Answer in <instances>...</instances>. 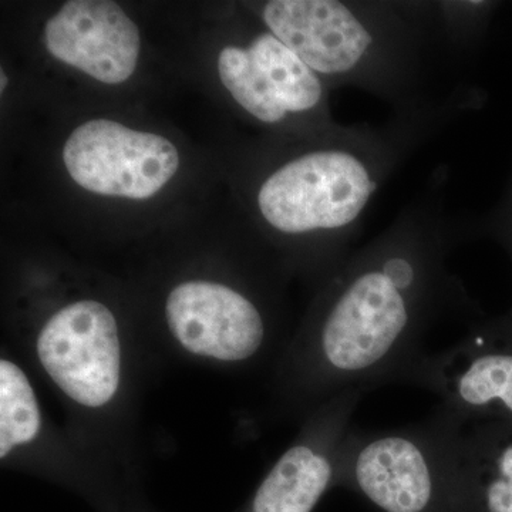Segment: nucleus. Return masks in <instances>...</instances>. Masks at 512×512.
I'll return each mask as SVG.
<instances>
[{"mask_svg":"<svg viewBox=\"0 0 512 512\" xmlns=\"http://www.w3.org/2000/svg\"><path fill=\"white\" fill-rule=\"evenodd\" d=\"M421 265L407 254L359 266L323 313L312 338L313 386L338 396L406 383L426 355Z\"/></svg>","mask_w":512,"mask_h":512,"instance_id":"obj_1","label":"nucleus"},{"mask_svg":"<svg viewBox=\"0 0 512 512\" xmlns=\"http://www.w3.org/2000/svg\"><path fill=\"white\" fill-rule=\"evenodd\" d=\"M464 420L437 407L396 429H353L338 485L380 512H457V444Z\"/></svg>","mask_w":512,"mask_h":512,"instance_id":"obj_2","label":"nucleus"},{"mask_svg":"<svg viewBox=\"0 0 512 512\" xmlns=\"http://www.w3.org/2000/svg\"><path fill=\"white\" fill-rule=\"evenodd\" d=\"M375 181L365 164L345 151H318L275 171L258 194L261 214L284 234L339 229L365 210Z\"/></svg>","mask_w":512,"mask_h":512,"instance_id":"obj_3","label":"nucleus"},{"mask_svg":"<svg viewBox=\"0 0 512 512\" xmlns=\"http://www.w3.org/2000/svg\"><path fill=\"white\" fill-rule=\"evenodd\" d=\"M406 384L429 390L464 421L512 423V318L476 328L453 348L424 355Z\"/></svg>","mask_w":512,"mask_h":512,"instance_id":"obj_4","label":"nucleus"},{"mask_svg":"<svg viewBox=\"0 0 512 512\" xmlns=\"http://www.w3.org/2000/svg\"><path fill=\"white\" fill-rule=\"evenodd\" d=\"M63 161L84 190L128 200L154 197L180 167L177 148L167 138L104 119L87 121L70 134Z\"/></svg>","mask_w":512,"mask_h":512,"instance_id":"obj_5","label":"nucleus"},{"mask_svg":"<svg viewBox=\"0 0 512 512\" xmlns=\"http://www.w3.org/2000/svg\"><path fill=\"white\" fill-rule=\"evenodd\" d=\"M37 353L57 386L83 406H104L119 389V329L103 303L80 301L57 312L40 332Z\"/></svg>","mask_w":512,"mask_h":512,"instance_id":"obj_6","label":"nucleus"},{"mask_svg":"<svg viewBox=\"0 0 512 512\" xmlns=\"http://www.w3.org/2000/svg\"><path fill=\"white\" fill-rule=\"evenodd\" d=\"M365 394L349 390L332 397L312 436L285 451L259 485L252 512H312L323 494L338 485L350 421Z\"/></svg>","mask_w":512,"mask_h":512,"instance_id":"obj_7","label":"nucleus"},{"mask_svg":"<svg viewBox=\"0 0 512 512\" xmlns=\"http://www.w3.org/2000/svg\"><path fill=\"white\" fill-rule=\"evenodd\" d=\"M165 313L174 338L194 355L241 362L255 356L265 342L261 312L225 285L184 282L168 296Z\"/></svg>","mask_w":512,"mask_h":512,"instance_id":"obj_8","label":"nucleus"},{"mask_svg":"<svg viewBox=\"0 0 512 512\" xmlns=\"http://www.w3.org/2000/svg\"><path fill=\"white\" fill-rule=\"evenodd\" d=\"M47 52L106 84L127 82L136 72L141 37L136 23L110 0H70L45 28Z\"/></svg>","mask_w":512,"mask_h":512,"instance_id":"obj_9","label":"nucleus"},{"mask_svg":"<svg viewBox=\"0 0 512 512\" xmlns=\"http://www.w3.org/2000/svg\"><path fill=\"white\" fill-rule=\"evenodd\" d=\"M264 20L315 73L349 72L372 43L360 20L335 0H274L266 3Z\"/></svg>","mask_w":512,"mask_h":512,"instance_id":"obj_10","label":"nucleus"},{"mask_svg":"<svg viewBox=\"0 0 512 512\" xmlns=\"http://www.w3.org/2000/svg\"><path fill=\"white\" fill-rule=\"evenodd\" d=\"M457 512H512V423L464 421L457 444Z\"/></svg>","mask_w":512,"mask_h":512,"instance_id":"obj_11","label":"nucleus"},{"mask_svg":"<svg viewBox=\"0 0 512 512\" xmlns=\"http://www.w3.org/2000/svg\"><path fill=\"white\" fill-rule=\"evenodd\" d=\"M249 52L268 76L286 113L311 110L319 103L322 84L318 76L278 37L272 33L256 37Z\"/></svg>","mask_w":512,"mask_h":512,"instance_id":"obj_12","label":"nucleus"},{"mask_svg":"<svg viewBox=\"0 0 512 512\" xmlns=\"http://www.w3.org/2000/svg\"><path fill=\"white\" fill-rule=\"evenodd\" d=\"M218 73L225 89L255 119L264 123L284 120L286 110L274 86L251 52L228 46L218 56Z\"/></svg>","mask_w":512,"mask_h":512,"instance_id":"obj_13","label":"nucleus"},{"mask_svg":"<svg viewBox=\"0 0 512 512\" xmlns=\"http://www.w3.org/2000/svg\"><path fill=\"white\" fill-rule=\"evenodd\" d=\"M40 410L28 377L9 360L0 362V457L30 443L40 430Z\"/></svg>","mask_w":512,"mask_h":512,"instance_id":"obj_14","label":"nucleus"},{"mask_svg":"<svg viewBox=\"0 0 512 512\" xmlns=\"http://www.w3.org/2000/svg\"><path fill=\"white\" fill-rule=\"evenodd\" d=\"M0 79H2V86H0V89H2L3 92V90L6 89V86H8V77H6V73L3 72V70L2 73H0Z\"/></svg>","mask_w":512,"mask_h":512,"instance_id":"obj_15","label":"nucleus"},{"mask_svg":"<svg viewBox=\"0 0 512 512\" xmlns=\"http://www.w3.org/2000/svg\"><path fill=\"white\" fill-rule=\"evenodd\" d=\"M511 318H512V315H511Z\"/></svg>","mask_w":512,"mask_h":512,"instance_id":"obj_16","label":"nucleus"}]
</instances>
